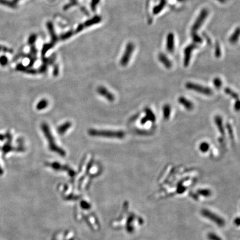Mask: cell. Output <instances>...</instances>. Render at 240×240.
Listing matches in <instances>:
<instances>
[{
  "mask_svg": "<svg viewBox=\"0 0 240 240\" xmlns=\"http://www.w3.org/2000/svg\"><path fill=\"white\" fill-rule=\"evenodd\" d=\"M41 128L44 132V135L46 137V139L48 141L49 150L53 152L59 154L61 156H65V151L62 148H60L56 143L55 138L53 136L49 126L46 124H42L41 125Z\"/></svg>",
  "mask_w": 240,
  "mask_h": 240,
  "instance_id": "cell-1",
  "label": "cell"
},
{
  "mask_svg": "<svg viewBox=\"0 0 240 240\" xmlns=\"http://www.w3.org/2000/svg\"><path fill=\"white\" fill-rule=\"evenodd\" d=\"M89 135L92 136L104 137L109 138H123L125 132L122 131H110V130H90L88 131Z\"/></svg>",
  "mask_w": 240,
  "mask_h": 240,
  "instance_id": "cell-2",
  "label": "cell"
},
{
  "mask_svg": "<svg viewBox=\"0 0 240 240\" xmlns=\"http://www.w3.org/2000/svg\"><path fill=\"white\" fill-rule=\"evenodd\" d=\"M185 87L189 90L194 91L200 93L206 96H211L213 91L211 88L206 86H203L197 83L193 82H188L186 83Z\"/></svg>",
  "mask_w": 240,
  "mask_h": 240,
  "instance_id": "cell-3",
  "label": "cell"
},
{
  "mask_svg": "<svg viewBox=\"0 0 240 240\" xmlns=\"http://www.w3.org/2000/svg\"><path fill=\"white\" fill-rule=\"evenodd\" d=\"M209 12L207 8H203L200 11L199 15L197 17L196 20L191 28V32H197V31L202 27L203 24L208 16Z\"/></svg>",
  "mask_w": 240,
  "mask_h": 240,
  "instance_id": "cell-4",
  "label": "cell"
},
{
  "mask_svg": "<svg viewBox=\"0 0 240 240\" xmlns=\"http://www.w3.org/2000/svg\"><path fill=\"white\" fill-rule=\"evenodd\" d=\"M135 49V46L132 42H130L127 44L125 52L122 56L120 61L121 65L123 66L127 65L131 59V56Z\"/></svg>",
  "mask_w": 240,
  "mask_h": 240,
  "instance_id": "cell-5",
  "label": "cell"
},
{
  "mask_svg": "<svg viewBox=\"0 0 240 240\" xmlns=\"http://www.w3.org/2000/svg\"><path fill=\"white\" fill-rule=\"evenodd\" d=\"M201 214L203 216L211 220L215 224H216L217 225H218L220 227H222L225 224V221L223 218H221L218 215H216L214 213L212 212L211 211L208 210H206V209L202 210Z\"/></svg>",
  "mask_w": 240,
  "mask_h": 240,
  "instance_id": "cell-6",
  "label": "cell"
},
{
  "mask_svg": "<svg viewBox=\"0 0 240 240\" xmlns=\"http://www.w3.org/2000/svg\"><path fill=\"white\" fill-rule=\"evenodd\" d=\"M198 44L192 43V44H189L188 46H187L184 49V64L186 67H187L190 62L191 60V56L192 53L194 49H196L198 47Z\"/></svg>",
  "mask_w": 240,
  "mask_h": 240,
  "instance_id": "cell-7",
  "label": "cell"
},
{
  "mask_svg": "<svg viewBox=\"0 0 240 240\" xmlns=\"http://www.w3.org/2000/svg\"><path fill=\"white\" fill-rule=\"evenodd\" d=\"M166 47L167 51L169 53H173L175 51V35L173 32H169L166 37Z\"/></svg>",
  "mask_w": 240,
  "mask_h": 240,
  "instance_id": "cell-8",
  "label": "cell"
},
{
  "mask_svg": "<svg viewBox=\"0 0 240 240\" xmlns=\"http://www.w3.org/2000/svg\"><path fill=\"white\" fill-rule=\"evenodd\" d=\"M158 59L159 61L167 69H169L172 67V64L169 57L164 53L161 52L158 55Z\"/></svg>",
  "mask_w": 240,
  "mask_h": 240,
  "instance_id": "cell-9",
  "label": "cell"
},
{
  "mask_svg": "<svg viewBox=\"0 0 240 240\" xmlns=\"http://www.w3.org/2000/svg\"><path fill=\"white\" fill-rule=\"evenodd\" d=\"M97 92L98 93L106 98L109 101H113L115 100V96L112 93L110 92L108 90L104 87H100L97 89Z\"/></svg>",
  "mask_w": 240,
  "mask_h": 240,
  "instance_id": "cell-10",
  "label": "cell"
},
{
  "mask_svg": "<svg viewBox=\"0 0 240 240\" xmlns=\"http://www.w3.org/2000/svg\"><path fill=\"white\" fill-rule=\"evenodd\" d=\"M178 101H179V102L187 110H192L194 108L193 104L190 100L186 98L185 97L181 96L179 98Z\"/></svg>",
  "mask_w": 240,
  "mask_h": 240,
  "instance_id": "cell-11",
  "label": "cell"
},
{
  "mask_svg": "<svg viewBox=\"0 0 240 240\" xmlns=\"http://www.w3.org/2000/svg\"><path fill=\"white\" fill-rule=\"evenodd\" d=\"M167 4V1L166 0H160V2H159L157 5L155 6L153 8L152 13L153 15H157L158 13H160L161 11L164 10V8Z\"/></svg>",
  "mask_w": 240,
  "mask_h": 240,
  "instance_id": "cell-12",
  "label": "cell"
},
{
  "mask_svg": "<svg viewBox=\"0 0 240 240\" xmlns=\"http://www.w3.org/2000/svg\"><path fill=\"white\" fill-rule=\"evenodd\" d=\"M215 122L218 128V131L222 135H224V129L223 125V120L221 116H216L215 117Z\"/></svg>",
  "mask_w": 240,
  "mask_h": 240,
  "instance_id": "cell-13",
  "label": "cell"
},
{
  "mask_svg": "<svg viewBox=\"0 0 240 240\" xmlns=\"http://www.w3.org/2000/svg\"><path fill=\"white\" fill-rule=\"evenodd\" d=\"M240 31L239 27L236 28L234 32L232 33L229 39V42L231 44H235L237 42L240 37Z\"/></svg>",
  "mask_w": 240,
  "mask_h": 240,
  "instance_id": "cell-14",
  "label": "cell"
},
{
  "mask_svg": "<svg viewBox=\"0 0 240 240\" xmlns=\"http://www.w3.org/2000/svg\"><path fill=\"white\" fill-rule=\"evenodd\" d=\"M163 116L165 120H168L169 118V116L171 112V108L169 104H166L164 105L163 107Z\"/></svg>",
  "mask_w": 240,
  "mask_h": 240,
  "instance_id": "cell-15",
  "label": "cell"
},
{
  "mask_svg": "<svg viewBox=\"0 0 240 240\" xmlns=\"http://www.w3.org/2000/svg\"><path fill=\"white\" fill-rule=\"evenodd\" d=\"M145 114H146V117L148 119V121H150L152 122H154L156 121V116L154 114V113L152 111V110L147 108L145 109Z\"/></svg>",
  "mask_w": 240,
  "mask_h": 240,
  "instance_id": "cell-16",
  "label": "cell"
},
{
  "mask_svg": "<svg viewBox=\"0 0 240 240\" xmlns=\"http://www.w3.org/2000/svg\"><path fill=\"white\" fill-rule=\"evenodd\" d=\"M191 35L193 43L198 45V44H202L203 42L202 38L197 33V32H191Z\"/></svg>",
  "mask_w": 240,
  "mask_h": 240,
  "instance_id": "cell-17",
  "label": "cell"
},
{
  "mask_svg": "<svg viewBox=\"0 0 240 240\" xmlns=\"http://www.w3.org/2000/svg\"><path fill=\"white\" fill-rule=\"evenodd\" d=\"M224 92L226 93L227 95L230 96L231 97L234 98L235 100H239V95L237 94V93L235 92L234 91H232L231 89H230L229 88H226L224 90Z\"/></svg>",
  "mask_w": 240,
  "mask_h": 240,
  "instance_id": "cell-18",
  "label": "cell"
},
{
  "mask_svg": "<svg viewBox=\"0 0 240 240\" xmlns=\"http://www.w3.org/2000/svg\"><path fill=\"white\" fill-rule=\"evenodd\" d=\"M71 124L70 122H66L59 127V128H58V131L60 134H64L71 127Z\"/></svg>",
  "mask_w": 240,
  "mask_h": 240,
  "instance_id": "cell-19",
  "label": "cell"
},
{
  "mask_svg": "<svg viewBox=\"0 0 240 240\" xmlns=\"http://www.w3.org/2000/svg\"><path fill=\"white\" fill-rule=\"evenodd\" d=\"M200 150L203 153L207 152L210 149V145L208 142H203L200 145Z\"/></svg>",
  "mask_w": 240,
  "mask_h": 240,
  "instance_id": "cell-20",
  "label": "cell"
},
{
  "mask_svg": "<svg viewBox=\"0 0 240 240\" xmlns=\"http://www.w3.org/2000/svg\"><path fill=\"white\" fill-rule=\"evenodd\" d=\"M48 105V102L47 100H42L41 101H40L38 102V104L37 105V109L38 110L40 109H43L45 108H46V107Z\"/></svg>",
  "mask_w": 240,
  "mask_h": 240,
  "instance_id": "cell-21",
  "label": "cell"
},
{
  "mask_svg": "<svg viewBox=\"0 0 240 240\" xmlns=\"http://www.w3.org/2000/svg\"><path fill=\"white\" fill-rule=\"evenodd\" d=\"M198 192L200 195L205 197L210 196V195H211V192L208 189H201L198 190Z\"/></svg>",
  "mask_w": 240,
  "mask_h": 240,
  "instance_id": "cell-22",
  "label": "cell"
},
{
  "mask_svg": "<svg viewBox=\"0 0 240 240\" xmlns=\"http://www.w3.org/2000/svg\"><path fill=\"white\" fill-rule=\"evenodd\" d=\"M213 85L215 86V88H221L222 85V82L221 80L218 77L215 78L213 80Z\"/></svg>",
  "mask_w": 240,
  "mask_h": 240,
  "instance_id": "cell-23",
  "label": "cell"
},
{
  "mask_svg": "<svg viewBox=\"0 0 240 240\" xmlns=\"http://www.w3.org/2000/svg\"><path fill=\"white\" fill-rule=\"evenodd\" d=\"M208 239L209 240H222L221 238L215 233H210L208 235Z\"/></svg>",
  "mask_w": 240,
  "mask_h": 240,
  "instance_id": "cell-24",
  "label": "cell"
},
{
  "mask_svg": "<svg viewBox=\"0 0 240 240\" xmlns=\"http://www.w3.org/2000/svg\"><path fill=\"white\" fill-rule=\"evenodd\" d=\"M215 56L217 58H219L221 55V50L220 48V46L218 43H216L215 47Z\"/></svg>",
  "mask_w": 240,
  "mask_h": 240,
  "instance_id": "cell-25",
  "label": "cell"
},
{
  "mask_svg": "<svg viewBox=\"0 0 240 240\" xmlns=\"http://www.w3.org/2000/svg\"><path fill=\"white\" fill-rule=\"evenodd\" d=\"M8 59L6 56H1L0 57V65L2 66H6L8 64Z\"/></svg>",
  "mask_w": 240,
  "mask_h": 240,
  "instance_id": "cell-26",
  "label": "cell"
},
{
  "mask_svg": "<svg viewBox=\"0 0 240 240\" xmlns=\"http://www.w3.org/2000/svg\"><path fill=\"white\" fill-rule=\"evenodd\" d=\"M226 126H227V130H228L229 136L231 137V138L233 139L234 138V135H233V131H232L231 126L229 124H228Z\"/></svg>",
  "mask_w": 240,
  "mask_h": 240,
  "instance_id": "cell-27",
  "label": "cell"
},
{
  "mask_svg": "<svg viewBox=\"0 0 240 240\" xmlns=\"http://www.w3.org/2000/svg\"><path fill=\"white\" fill-rule=\"evenodd\" d=\"M1 51L5 52H12V50L10 49H8V48L6 47L5 46L0 45V52H1Z\"/></svg>",
  "mask_w": 240,
  "mask_h": 240,
  "instance_id": "cell-28",
  "label": "cell"
},
{
  "mask_svg": "<svg viewBox=\"0 0 240 240\" xmlns=\"http://www.w3.org/2000/svg\"><path fill=\"white\" fill-rule=\"evenodd\" d=\"M240 103L239 100H237L235 104V109L236 111H239L240 109Z\"/></svg>",
  "mask_w": 240,
  "mask_h": 240,
  "instance_id": "cell-29",
  "label": "cell"
},
{
  "mask_svg": "<svg viewBox=\"0 0 240 240\" xmlns=\"http://www.w3.org/2000/svg\"><path fill=\"white\" fill-rule=\"evenodd\" d=\"M148 121V119H147V118L146 117V116H145V117H144L143 118H142L141 120V124L142 125H144V124H145Z\"/></svg>",
  "mask_w": 240,
  "mask_h": 240,
  "instance_id": "cell-30",
  "label": "cell"
},
{
  "mask_svg": "<svg viewBox=\"0 0 240 240\" xmlns=\"http://www.w3.org/2000/svg\"><path fill=\"white\" fill-rule=\"evenodd\" d=\"M234 223L237 226H239V224H240V218H239V217H237V218L235 219V221H234Z\"/></svg>",
  "mask_w": 240,
  "mask_h": 240,
  "instance_id": "cell-31",
  "label": "cell"
},
{
  "mask_svg": "<svg viewBox=\"0 0 240 240\" xmlns=\"http://www.w3.org/2000/svg\"><path fill=\"white\" fill-rule=\"evenodd\" d=\"M216 1L219 2L220 3H221V4H224L227 1V0H216Z\"/></svg>",
  "mask_w": 240,
  "mask_h": 240,
  "instance_id": "cell-32",
  "label": "cell"
},
{
  "mask_svg": "<svg viewBox=\"0 0 240 240\" xmlns=\"http://www.w3.org/2000/svg\"><path fill=\"white\" fill-rule=\"evenodd\" d=\"M3 173H4L3 169H2L1 168V166H0V175H2V174H3Z\"/></svg>",
  "mask_w": 240,
  "mask_h": 240,
  "instance_id": "cell-33",
  "label": "cell"
}]
</instances>
